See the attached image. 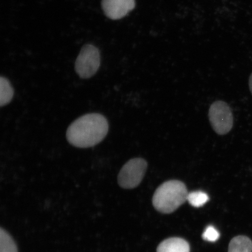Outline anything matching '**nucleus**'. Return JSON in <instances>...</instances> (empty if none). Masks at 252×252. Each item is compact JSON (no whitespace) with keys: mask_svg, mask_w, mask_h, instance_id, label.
Wrapping results in <instances>:
<instances>
[{"mask_svg":"<svg viewBox=\"0 0 252 252\" xmlns=\"http://www.w3.org/2000/svg\"><path fill=\"white\" fill-rule=\"evenodd\" d=\"M100 65L98 49L92 45H86L81 49L75 63V70L78 76L90 78L96 73Z\"/></svg>","mask_w":252,"mask_h":252,"instance_id":"4","label":"nucleus"},{"mask_svg":"<svg viewBox=\"0 0 252 252\" xmlns=\"http://www.w3.org/2000/svg\"><path fill=\"white\" fill-rule=\"evenodd\" d=\"M108 130L109 124L105 116L99 113H89L72 123L66 137L72 146L86 149L100 143Z\"/></svg>","mask_w":252,"mask_h":252,"instance_id":"1","label":"nucleus"},{"mask_svg":"<svg viewBox=\"0 0 252 252\" xmlns=\"http://www.w3.org/2000/svg\"><path fill=\"white\" fill-rule=\"evenodd\" d=\"M209 200V196L202 191L191 192L188 193L187 197V201L189 204L194 207L203 206Z\"/></svg>","mask_w":252,"mask_h":252,"instance_id":"11","label":"nucleus"},{"mask_svg":"<svg viewBox=\"0 0 252 252\" xmlns=\"http://www.w3.org/2000/svg\"><path fill=\"white\" fill-rule=\"evenodd\" d=\"M188 195L184 183L177 180L166 181L154 193L153 206L160 213H172L187 200Z\"/></svg>","mask_w":252,"mask_h":252,"instance_id":"2","label":"nucleus"},{"mask_svg":"<svg viewBox=\"0 0 252 252\" xmlns=\"http://www.w3.org/2000/svg\"><path fill=\"white\" fill-rule=\"evenodd\" d=\"M220 236V233L216 228L212 225H209L205 229L202 237L205 241L214 242L218 240Z\"/></svg>","mask_w":252,"mask_h":252,"instance_id":"12","label":"nucleus"},{"mask_svg":"<svg viewBox=\"0 0 252 252\" xmlns=\"http://www.w3.org/2000/svg\"><path fill=\"white\" fill-rule=\"evenodd\" d=\"M148 167L146 160L141 158L129 160L122 167L118 177V184L122 188L132 189L141 184Z\"/></svg>","mask_w":252,"mask_h":252,"instance_id":"3","label":"nucleus"},{"mask_svg":"<svg viewBox=\"0 0 252 252\" xmlns=\"http://www.w3.org/2000/svg\"><path fill=\"white\" fill-rule=\"evenodd\" d=\"M0 252H18L14 239L2 228L0 229Z\"/></svg>","mask_w":252,"mask_h":252,"instance_id":"10","label":"nucleus"},{"mask_svg":"<svg viewBox=\"0 0 252 252\" xmlns=\"http://www.w3.org/2000/svg\"><path fill=\"white\" fill-rule=\"evenodd\" d=\"M209 118L214 131L219 135L229 133L234 124L232 112L228 104L222 100H218L211 105Z\"/></svg>","mask_w":252,"mask_h":252,"instance_id":"5","label":"nucleus"},{"mask_svg":"<svg viewBox=\"0 0 252 252\" xmlns=\"http://www.w3.org/2000/svg\"><path fill=\"white\" fill-rule=\"evenodd\" d=\"M228 252H252V241L248 236H236L230 242Z\"/></svg>","mask_w":252,"mask_h":252,"instance_id":"8","label":"nucleus"},{"mask_svg":"<svg viewBox=\"0 0 252 252\" xmlns=\"http://www.w3.org/2000/svg\"><path fill=\"white\" fill-rule=\"evenodd\" d=\"M157 252H190V246L184 239L171 238L159 245Z\"/></svg>","mask_w":252,"mask_h":252,"instance_id":"7","label":"nucleus"},{"mask_svg":"<svg viewBox=\"0 0 252 252\" xmlns=\"http://www.w3.org/2000/svg\"><path fill=\"white\" fill-rule=\"evenodd\" d=\"M102 8L107 17L118 20L126 17L135 7V0H102Z\"/></svg>","mask_w":252,"mask_h":252,"instance_id":"6","label":"nucleus"},{"mask_svg":"<svg viewBox=\"0 0 252 252\" xmlns=\"http://www.w3.org/2000/svg\"><path fill=\"white\" fill-rule=\"evenodd\" d=\"M14 91L10 82L7 78H0V105L1 107L8 105L13 98Z\"/></svg>","mask_w":252,"mask_h":252,"instance_id":"9","label":"nucleus"},{"mask_svg":"<svg viewBox=\"0 0 252 252\" xmlns=\"http://www.w3.org/2000/svg\"><path fill=\"white\" fill-rule=\"evenodd\" d=\"M249 85H250V91L252 94V73L250 77V80H249Z\"/></svg>","mask_w":252,"mask_h":252,"instance_id":"13","label":"nucleus"}]
</instances>
